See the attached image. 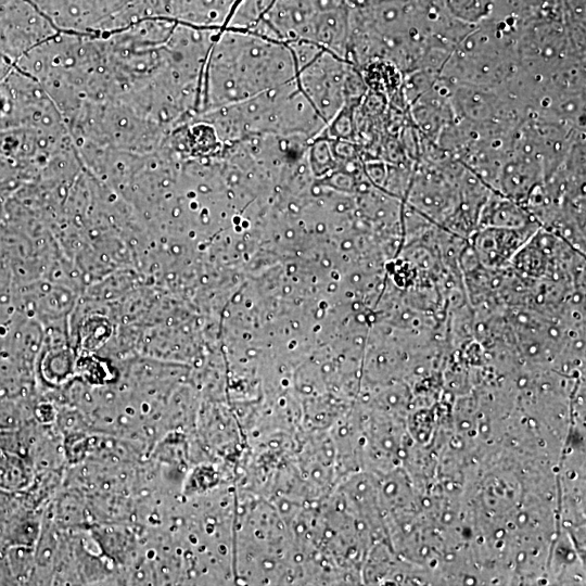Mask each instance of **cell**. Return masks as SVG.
I'll return each mask as SVG.
<instances>
[{
	"instance_id": "obj_1",
	"label": "cell",
	"mask_w": 586,
	"mask_h": 586,
	"mask_svg": "<svg viewBox=\"0 0 586 586\" xmlns=\"http://www.w3.org/2000/svg\"><path fill=\"white\" fill-rule=\"evenodd\" d=\"M295 78V60L288 43L251 30L222 28L206 59L196 115L245 101Z\"/></svg>"
},
{
	"instance_id": "obj_2",
	"label": "cell",
	"mask_w": 586,
	"mask_h": 586,
	"mask_svg": "<svg viewBox=\"0 0 586 586\" xmlns=\"http://www.w3.org/2000/svg\"><path fill=\"white\" fill-rule=\"evenodd\" d=\"M194 118L212 125L224 144L259 136L298 137L311 141L327 127L298 87L296 78Z\"/></svg>"
},
{
	"instance_id": "obj_3",
	"label": "cell",
	"mask_w": 586,
	"mask_h": 586,
	"mask_svg": "<svg viewBox=\"0 0 586 586\" xmlns=\"http://www.w3.org/2000/svg\"><path fill=\"white\" fill-rule=\"evenodd\" d=\"M297 85L327 126L347 103L354 64L306 40L290 41Z\"/></svg>"
},
{
	"instance_id": "obj_4",
	"label": "cell",
	"mask_w": 586,
	"mask_h": 586,
	"mask_svg": "<svg viewBox=\"0 0 586 586\" xmlns=\"http://www.w3.org/2000/svg\"><path fill=\"white\" fill-rule=\"evenodd\" d=\"M451 14L466 23H477L488 14L492 0H446Z\"/></svg>"
}]
</instances>
